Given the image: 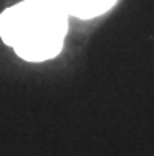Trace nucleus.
I'll return each instance as SVG.
<instances>
[{
  "label": "nucleus",
  "mask_w": 154,
  "mask_h": 156,
  "mask_svg": "<svg viewBox=\"0 0 154 156\" xmlns=\"http://www.w3.org/2000/svg\"><path fill=\"white\" fill-rule=\"evenodd\" d=\"M68 19L61 0H22L0 14V38L25 62H46L61 52Z\"/></svg>",
  "instance_id": "1"
},
{
  "label": "nucleus",
  "mask_w": 154,
  "mask_h": 156,
  "mask_svg": "<svg viewBox=\"0 0 154 156\" xmlns=\"http://www.w3.org/2000/svg\"><path fill=\"white\" fill-rule=\"evenodd\" d=\"M69 16L79 19H93L107 13L116 0H61Z\"/></svg>",
  "instance_id": "2"
}]
</instances>
